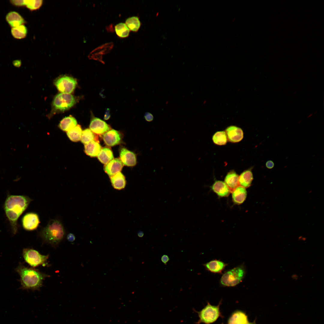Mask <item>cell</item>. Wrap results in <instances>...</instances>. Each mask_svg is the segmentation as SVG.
<instances>
[{
    "instance_id": "cell-33",
    "label": "cell",
    "mask_w": 324,
    "mask_h": 324,
    "mask_svg": "<svg viewBox=\"0 0 324 324\" xmlns=\"http://www.w3.org/2000/svg\"><path fill=\"white\" fill-rule=\"evenodd\" d=\"M26 6L29 10H33L38 9L42 5V0H25Z\"/></svg>"
},
{
    "instance_id": "cell-43",
    "label": "cell",
    "mask_w": 324,
    "mask_h": 324,
    "mask_svg": "<svg viewBox=\"0 0 324 324\" xmlns=\"http://www.w3.org/2000/svg\"><path fill=\"white\" fill-rule=\"evenodd\" d=\"M246 324H256L255 322H247Z\"/></svg>"
},
{
    "instance_id": "cell-46",
    "label": "cell",
    "mask_w": 324,
    "mask_h": 324,
    "mask_svg": "<svg viewBox=\"0 0 324 324\" xmlns=\"http://www.w3.org/2000/svg\"><path fill=\"white\" fill-rule=\"evenodd\" d=\"M317 111H315V112H314L315 113H315H315H317Z\"/></svg>"
},
{
    "instance_id": "cell-41",
    "label": "cell",
    "mask_w": 324,
    "mask_h": 324,
    "mask_svg": "<svg viewBox=\"0 0 324 324\" xmlns=\"http://www.w3.org/2000/svg\"><path fill=\"white\" fill-rule=\"evenodd\" d=\"M292 278L295 280H297L298 278V276L296 274H293L291 276Z\"/></svg>"
},
{
    "instance_id": "cell-18",
    "label": "cell",
    "mask_w": 324,
    "mask_h": 324,
    "mask_svg": "<svg viewBox=\"0 0 324 324\" xmlns=\"http://www.w3.org/2000/svg\"><path fill=\"white\" fill-rule=\"evenodd\" d=\"M101 148L99 141H93L84 145L85 153L91 157L97 156Z\"/></svg>"
},
{
    "instance_id": "cell-42",
    "label": "cell",
    "mask_w": 324,
    "mask_h": 324,
    "mask_svg": "<svg viewBox=\"0 0 324 324\" xmlns=\"http://www.w3.org/2000/svg\"><path fill=\"white\" fill-rule=\"evenodd\" d=\"M144 235V233L142 231H139L138 233V236L140 237H142Z\"/></svg>"
},
{
    "instance_id": "cell-10",
    "label": "cell",
    "mask_w": 324,
    "mask_h": 324,
    "mask_svg": "<svg viewBox=\"0 0 324 324\" xmlns=\"http://www.w3.org/2000/svg\"><path fill=\"white\" fill-rule=\"evenodd\" d=\"M89 124L90 129L97 135H103L111 129L110 126L105 121L92 116Z\"/></svg>"
},
{
    "instance_id": "cell-45",
    "label": "cell",
    "mask_w": 324,
    "mask_h": 324,
    "mask_svg": "<svg viewBox=\"0 0 324 324\" xmlns=\"http://www.w3.org/2000/svg\"><path fill=\"white\" fill-rule=\"evenodd\" d=\"M296 91H295V92H294V93H293V94H296Z\"/></svg>"
},
{
    "instance_id": "cell-23",
    "label": "cell",
    "mask_w": 324,
    "mask_h": 324,
    "mask_svg": "<svg viewBox=\"0 0 324 324\" xmlns=\"http://www.w3.org/2000/svg\"><path fill=\"white\" fill-rule=\"evenodd\" d=\"M77 122L75 118L71 115L64 118L60 122L58 127L62 130L67 132L76 126Z\"/></svg>"
},
{
    "instance_id": "cell-20",
    "label": "cell",
    "mask_w": 324,
    "mask_h": 324,
    "mask_svg": "<svg viewBox=\"0 0 324 324\" xmlns=\"http://www.w3.org/2000/svg\"><path fill=\"white\" fill-rule=\"evenodd\" d=\"M212 189L220 197L227 196L230 192L229 188L225 182L220 181H216L212 186Z\"/></svg>"
},
{
    "instance_id": "cell-22",
    "label": "cell",
    "mask_w": 324,
    "mask_h": 324,
    "mask_svg": "<svg viewBox=\"0 0 324 324\" xmlns=\"http://www.w3.org/2000/svg\"><path fill=\"white\" fill-rule=\"evenodd\" d=\"M232 197L233 202L236 204L242 203L247 196V191L245 188L239 186L232 192Z\"/></svg>"
},
{
    "instance_id": "cell-31",
    "label": "cell",
    "mask_w": 324,
    "mask_h": 324,
    "mask_svg": "<svg viewBox=\"0 0 324 324\" xmlns=\"http://www.w3.org/2000/svg\"><path fill=\"white\" fill-rule=\"evenodd\" d=\"M212 140L214 143L219 145L226 144L227 138L225 132L218 131L215 133L212 137Z\"/></svg>"
},
{
    "instance_id": "cell-8",
    "label": "cell",
    "mask_w": 324,
    "mask_h": 324,
    "mask_svg": "<svg viewBox=\"0 0 324 324\" xmlns=\"http://www.w3.org/2000/svg\"><path fill=\"white\" fill-rule=\"evenodd\" d=\"M77 84L76 79L65 75L58 77L54 81V84L58 91L69 94L74 91Z\"/></svg>"
},
{
    "instance_id": "cell-38",
    "label": "cell",
    "mask_w": 324,
    "mask_h": 324,
    "mask_svg": "<svg viewBox=\"0 0 324 324\" xmlns=\"http://www.w3.org/2000/svg\"><path fill=\"white\" fill-rule=\"evenodd\" d=\"M170 259L169 256L165 254L163 255L161 257V260L162 262L165 265H166L167 262L170 260Z\"/></svg>"
},
{
    "instance_id": "cell-21",
    "label": "cell",
    "mask_w": 324,
    "mask_h": 324,
    "mask_svg": "<svg viewBox=\"0 0 324 324\" xmlns=\"http://www.w3.org/2000/svg\"><path fill=\"white\" fill-rule=\"evenodd\" d=\"M110 182L113 187L115 189H124L126 185V181L124 176L121 172L110 177Z\"/></svg>"
},
{
    "instance_id": "cell-32",
    "label": "cell",
    "mask_w": 324,
    "mask_h": 324,
    "mask_svg": "<svg viewBox=\"0 0 324 324\" xmlns=\"http://www.w3.org/2000/svg\"><path fill=\"white\" fill-rule=\"evenodd\" d=\"M115 30L117 35L121 38L127 37L130 32V30L126 25L122 22L116 25Z\"/></svg>"
},
{
    "instance_id": "cell-11",
    "label": "cell",
    "mask_w": 324,
    "mask_h": 324,
    "mask_svg": "<svg viewBox=\"0 0 324 324\" xmlns=\"http://www.w3.org/2000/svg\"><path fill=\"white\" fill-rule=\"evenodd\" d=\"M104 143L108 146H113L120 144L122 136L120 133L114 129H110L102 135Z\"/></svg>"
},
{
    "instance_id": "cell-44",
    "label": "cell",
    "mask_w": 324,
    "mask_h": 324,
    "mask_svg": "<svg viewBox=\"0 0 324 324\" xmlns=\"http://www.w3.org/2000/svg\"><path fill=\"white\" fill-rule=\"evenodd\" d=\"M312 115V114L311 113L310 115H309L308 117H310Z\"/></svg>"
},
{
    "instance_id": "cell-19",
    "label": "cell",
    "mask_w": 324,
    "mask_h": 324,
    "mask_svg": "<svg viewBox=\"0 0 324 324\" xmlns=\"http://www.w3.org/2000/svg\"><path fill=\"white\" fill-rule=\"evenodd\" d=\"M225 183L232 192L239 186V176L234 171L228 172L225 179Z\"/></svg>"
},
{
    "instance_id": "cell-1",
    "label": "cell",
    "mask_w": 324,
    "mask_h": 324,
    "mask_svg": "<svg viewBox=\"0 0 324 324\" xmlns=\"http://www.w3.org/2000/svg\"><path fill=\"white\" fill-rule=\"evenodd\" d=\"M32 200L26 195H8L3 208L14 235L18 231V218Z\"/></svg>"
},
{
    "instance_id": "cell-9",
    "label": "cell",
    "mask_w": 324,
    "mask_h": 324,
    "mask_svg": "<svg viewBox=\"0 0 324 324\" xmlns=\"http://www.w3.org/2000/svg\"><path fill=\"white\" fill-rule=\"evenodd\" d=\"M40 223L38 214L34 212L27 213L22 217L21 220L23 228L28 231L36 230Z\"/></svg>"
},
{
    "instance_id": "cell-24",
    "label": "cell",
    "mask_w": 324,
    "mask_h": 324,
    "mask_svg": "<svg viewBox=\"0 0 324 324\" xmlns=\"http://www.w3.org/2000/svg\"><path fill=\"white\" fill-rule=\"evenodd\" d=\"M97 157L99 161L104 164L114 159L112 152L110 148L108 147L102 148Z\"/></svg>"
},
{
    "instance_id": "cell-16",
    "label": "cell",
    "mask_w": 324,
    "mask_h": 324,
    "mask_svg": "<svg viewBox=\"0 0 324 324\" xmlns=\"http://www.w3.org/2000/svg\"><path fill=\"white\" fill-rule=\"evenodd\" d=\"M5 19L12 28L24 25L26 22L22 16L15 11H11L8 13L6 16Z\"/></svg>"
},
{
    "instance_id": "cell-35",
    "label": "cell",
    "mask_w": 324,
    "mask_h": 324,
    "mask_svg": "<svg viewBox=\"0 0 324 324\" xmlns=\"http://www.w3.org/2000/svg\"><path fill=\"white\" fill-rule=\"evenodd\" d=\"M144 117L146 120L148 122L152 121L154 119L153 115L149 112H146L144 115Z\"/></svg>"
},
{
    "instance_id": "cell-36",
    "label": "cell",
    "mask_w": 324,
    "mask_h": 324,
    "mask_svg": "<svg viewBox=\"0 0 324 324\" xmlns=\"http://www.w3.org/2000/svg\"><path fill=\"white\" fill-rule=\"evenodd\" d=\"M110 109L108 108H106L104 117V119L106 120H108L110 118Z\"/></svg>"
},
{
    "instance_id": "cell-2",
    "label": "cell",
    "mask_w": 324,
    "mask_h": 324,
    "mask_svg": "<svg viewBox=\"0 0 324 324\" xmlns=\"http://www.w3.org/2000/svg\"><path fill=\"white\" fill-rule=\"evenodd\" d=\"M16 271L20 276L22 288L23 289L39 290L42 286L43 281L50 276L21 264L17 266Z\"/></svg>"
},
{
    "instance_id": "cell-17",
    "label": "cell",
    "mask_w": 324,
    "mask_h": 324,
    "mask_svg": "<svg viewBox=\"0 0 324 324\" xmlns=\"http://www.w3.org/2000/svg\"><path fill=\"white\" fill-rule=\"evenodd\" d=\"M112 43L103 45L92 51L89 55L88 57L90 59L98 60L104 63L102 59V55L108 52L112 48Z\"/></svg>"
},
{
    "instance_id": "cell-29",
    "label": "cell",
    "mask_w": 324,
    "mask_h": 324,
    "mask_svg": "<svg viewBox=\"0 0 324 324\" xmlns=\"http://www.w3.org/2000/svg\"><path fill=\"white\" fill-rule=\"evenodd\" d=\"M11 32L12 36L16 39H22L26 38L27 30L24 25L11 28Z\"/></svg>"
},
{
    "instance_id": "cell-39",
    "label": "cell",
    "mask_w": 324,
    "mask_h": 324,
    "mask_svg": "<svg viewBox=\"0 0 324 324\" xmlns=\"http://www.w3.org/2000/svg\"><path fill=\"white\" fill-rule=\"evenodd\" d=\"M266 165L267 168L271 169L274 167V164L272 161L269 160L266 162Z\"/></svg>"
},
{
    "instance_id": "cell-28",
    "label": "cell",
    "mask_w": 324,
    "mask_h": 324,
    "mask_svg": "<svg viewBox=\"0 0 324 324\" xmlns=\"http://www.w3.org/2000/svg\"><path fill=\"white\" fill-rule=\"evenodd\" d=\"M82 131L80 125L78 124L67 132V134L71 141L77 142L81 140Z\"/></svg>"
},
{
    "instance_id": "cell-7",
    "label": "cell",
    "mask_w": 324,
    "mask_h": 324,
    "mask_svg": "<svg viewBox=\"0 0 324 324\" xmlns=\"http://www.w3.org/2000/svg\"><path fill=\"white\" fill-rule=\"evenodd\" d=\"M197 313L199 320L197 324L201 322L210 324L215 322L219 317L220 314L219 305L213 306L208 303L205 308Z\"/></svg>"
},
{
    "instance_id": "cell-40",
    "label": "cell",
    "mask_w": 324,
    "mask_h": 324,
    "mask_svg": "<svg viewBox=\"0 0 324 324\" xmlns=\"http://www.w3.org/2000/svg\"><path fill=\"white\" fill-rule=\"evenodd\" d=\"M13 64L14 66L19 67L21 65V63L20 60H16L14 61Z\"/></svg>"
},
{
    "instance_id": "cell-15",
    "label": "cell",
    "mask_w": 324,
    "mask_h": 324,
    "mask_svg": "<svg viewBox=\"0 0 324 324\" xmlns=\"http://www.w3.org/2000/svg\"><path fill=\"white\" fill-rule=\"evenodd\" d=\"M227 264L219 260H211L204 264L203 266L208 271L214 273L220 274Z\"/></svg>"
},
{
    "instance_id": "cell-6",
    "label": "cell",
    "mask_w": 324,
    "mask_h": 324,
    "mask_svg": "<svg viewBox=\"0 0 324 324\" xmlns=\"http://www.w3.org/2000/svg\"><path fill=\"white\" fill-rule=\"evenodd\" d=\"M22 256L25 261L33 268L42 265L48 266L47 260L49 255H44L37 250L30 248H24Z\"/></svg>"
},
{
    "instance_id": "cell-12",
    "label": "cell",
    "mask_w": 324,
    "mask_h": 324,
    "mask_svg": "<svg viewBox=\"0 0 324 324\" xmlns=\"http://www.w3.org/2000/svg\"><path fill=\"white\" fill-rule=\"evenodd\" d=\"M120 159L124 165L128 166H135L137 163L136 154L125 148H122L119 151Z\"/></svg>"
},
{
    "instance_id": "cell-13",
    "label": "cell",
    "mask_w": 324,
    "mask_h": 324,
    "mask_svg": "<svg viewBox=\"0 0 324 324\" xmlns=\"http://www.w3.org/2000/svg\"><path fill=\"white\" fill-rule=\"evenodd\" d=\"M123 166L120 158H114L107 164H104V170L110 177L120 172Z\"/></svg>"
},
{
    "instance_id": "cell-37",
    "label": "cell",
    "mask_w": 324,
    "mask_h": 324,
    "mask_svg": "<svg viewBox=\"0 0 324 324\" xmlns=\"http://www.w3.org/2000/svg\"><path fill=\"white\" fill-rule=\"evenodd\" d=\"M67 238L69 242H72L75 241V236L73 234L69 233L67 236Z\"/></svg>"
},
{
    "instance_id": "cell-14",
    "label": "cell",
    "mask_w": 324,
    "mask_h": 324,
    "mask_svg": "<svg viewBox=\"0 0 324 324\" xmlns=\"http://www.w3.org/2000/svg\"><path fill=\"white\" fill-rule=\"evenodd\" d=\"M227 138L232 142H237L241 141L243 137V133L242 129L235 126H230L226 129Z\"/></svg>"
},
{
    "instance_id": "cell-25",
    "label": "cell",
    "mask_w": 324,
    "mask_h": 324,
    "mask_svg": "<svg viewBox=\"0 0 324 324\" xmlns=\"http://www.w3.org/2000/svg\"><path fill=\"white\" fill-rule=\"evenodd\" d=\"M248 322L247 317L243 312H234L229 318L228 324H246Z\"/></svg>"
},
{
    "instance_id": "cell-4",
    "label": "cell",
    "mask_w": 324,
    "mask_h": 324,
    "mask_svg": "<svg viewBox=\"0 0 324 324\" xmlns=\"http://www.w3.org/2000/svg\"><path fill=\"white\" fill-rule=\"evenodd\" d=\"M246 273L245 267L242 264L225 272L220 279V284L223 286H235L242 281Z\"/></svg>"
},
{
    "instance_id": "cell-27",
    "label": "cell",
    "mask_w": 324,
    "mask_h": 324,
    "mask_svg": "<svg viewBox=\"0 0 324 324\" xmlns=\"http://www.w3.org/2000/svg\"><path fill=\"white\" fill-rule=\"evenodd\" d=\"M81 140L85 145L93 141H99L98 136L89 128L86 129L82 131Z\"/></svg>"
},
{
    "instance_id": "cell-5",
    "label": "cell",
    "mask_w": 324,
    "mask_h": 324,
    "mask_svg": "<svg viewBox=\"0 0 324 324\" xmlns=\"http://www.w3.org/2000/svg\"><path fill=\"white\" fill-rule=\"evenodd\" d=\"M76 102V99L72 94L61 93L54 98L52 103L51 113L63 112L69 110Z\"/></svg>"
},
{
    "instance_id": "cell-26",
    "label": "cell",
    "mask_w": 324,
    "mask_h": 324,
    "mask_svg": "<svg viewBox=\"0 0 324 324\" xmlns=\"http://www.w3.org/2000/svg\"><path fill=\"white\" fill-rule=\"evenodd\" d=\"M253 180V175L250 170L243 172L239 176V184L244 188L249 187Z\"/></svg>"
},
{
    "instance_id": "cell-30",
    "label": "cell",
    "mask_w": 324,
    "mask_h": 324,
    "mask_svg": "<svg viewBox=\"0 0 324 324\" xmlns=\"http://www.w3.org/2000/svg\"><path fill=\"white\" fill-rule=\"evenodd\" d=\"M125 23L129 29L134 32H137L141 25L139 17L136 16L128 18L125 21Z\"/></svg>"
},
{
    "instance_id": "cell-3",
    "label": "cell",
    "mask_w": 324,
    "mask_h": 324,
    "mask_svg": "<svg viewBox=\"0 0 324 324\" xmlns=\"http://www.w3.org/2000/svg\"><path fill=\"white\" fill-rule=\"evenodd\" d=\"M66 232L62 222L57 219L49 220L47 225L38 232V236L44 242L57 247L64 239Z\"/></svg>"
},
{
    "instance_id": "cell-34",
    "label": "cell",
    "mask_w": 324,
    "mask_h": 324,
    "mask_svg": "<svg viewBox=\"0 0 324 324\" xmlns=\"http://www.w3.org/2000/svg\"><path fill=\"white\" fill-rule=\"evenodd\" d=\"M10 2L14 6L21 7L26 6L25 0H13L10 1Z\"/></svg>"
}]
</instances>
